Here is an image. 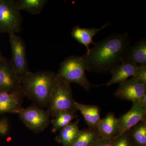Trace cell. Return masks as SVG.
I'll use <instances>...</instances> for the list:
<instances>
[{
    "label": "cell",
    "mask_w": 146,
    "mask_h": 146,
    "mask_svg": "<svg viewBox=\"0 0 146 146\" xmlns=\"http://www.w3.org/2000/svg\"><path fill=\"white\" fill-rule=\"evenodd\" d=\"M135 77L146 84V67H141Z\"/></svg>",
    "instance_id": "obj_25"
},
{
    "label": "cell",
    "mask_w": 146,
    "mask_h": 146,
    "mask_svg": "<svg viewBox=\"0 0 146 146\" xmlns=\"http://www.w3.org/2000/svg\"><path fill=\"white\" fill-rule=\"evenodd\" d=\"M85 61L82 56L72 55L61 62L58 74L70 83L78 84L86 91L95 86L86 78Z\"/></svg>",
    "instance_id": "obj_4"
},
{
    "label": "cell",
    "mask_w": 146,
    "mask_h": 146,
    "mask_svg": "<svg viewBox=\"0 0 146 146\" xmlns=\"http://www.w3.org/2000/svg\"><path fill=\"white\" fill-rule=\"evenodd\" d=\"M48 1L47 0L16 1L17 6L20 11H26L32 15H36L41 13Z\"/></svg>",
    "instance_id": "obj_20"
},
{
    "label": "cell",
    "mask_w": 146,
    "mask_h": 146,
    "mask_svg": "<svg viewBox=\"0 0 146 146\" xmlns=\"http://www.w3.org/2000/svg\"><path fill=\"white\" fill-rule=\"evenodd\" d=\"M146 94V84L136 77L120 83L114 93L115 96L118 98L133 103L138 102Z\"/></svg>",
    "instance_id": "obj_8"
},
{
    "label": "cell",
    "mask_w": 146,
    "mask_h": 146,
    "mask_svg": "<svg viewBox=\"0 0 146 146\" xmlns=\"http://www.w3.org/2000/svg\"><path fill=\"white\" fill-rule=\"evenodd\" d=\"M129 46L130 40L127 33H114L96 43L89 52L82 56L86 70L96 72H110L121 63L123 56Z\"/></svg>",
    "instance_id": "obj_1"
},
{
    "label": "cell",
    "mask_w": 146,
    "mask_h": 146,
    "mask_svg": "<svg viewBox=\"0 0 146 146\" xmlns=\"http://www.w3.org/2000/svg\"><path fill=\"white\" fill-rule=\"evenodd\" d=\"M100 138L97 128L84 129L70 146H91Z\"/></svg>",
    "instance_id": "obj_18"
},
{
    "label": "cell",
    "mask_w": 146,
    "mask_h": 146,
    "mask_svg": "<svg viewBox=\"0 0 146 146\" xmlns=\"http://www.w3.org/2000/svg\"><path fill=\"white\" fill-rule=\"evenodd\" d=\"M141 67L127 63H121L110 71L112 75L110 81L106 83L107 86L115 84L121 83L130 77H135Z\"/></svg>",
    "instance_id": "obj_13"
},
{
    "label": "cell",
    "mask_w": 146,
    "mask_h": 146,
    "mask_svg": "<svg viewBox=\"0 0 146 146\" xmlns=\"http://www.w3.org/2000/svg\"><path fill=\"white\" fill-rule=\"evenodd\" d=\"M16 1L0 0V33L21 31L22 18Z\"/></svg>",
    "instance_id": "obj_5"
},
{
    "label": "cell",
    "mask_w": 146,
    "mask_h": 146,
    "mask_svg": "<svg viewBox=\"0 0 146 146\" xmlns=\"http://www.w3.org/2000/svg\"><path fill=\"white\" fill-rule=\"evenodd\" d=\"M25 95L22 87L10 92H0V115L19 114L24 108L22 102Z\"/></svg>",
    "instance_id": "obj_10"
},
{
    "label": "cell",
    "mask_w": 146,
    "mask_h": 146,
    "mask_svg": "<svg viewBox=\"0 0 146 146\" xmlns=\"http://www.w3.org/2000/svg\"><path fill=\"white\" fill-rule=\"evenodd\" d=\"M75 101L73 98L70 83L56 75L48 102L47 111L55 117L61 112H76Z\"/></svg>",
    "instance_id": "obj_3"
},
{
    "label": "cell",
    "mask_w": 146,
    "mask_h": 146,
    "mask_svg": "<svg viewBox=\"0 0 146 146\" xmlns=\"http://www.w3.org/2000/svg\"><path fill=\"white\" fill-rule=\"evenodd\" d=\"M75 112L68 111L61 112L52 120V132L55 133L57 131L65 127L72 121L73 120L77 117Z\"/></svg>",
    "instance_id": "obj_21"
},
{
    "label": "cell",
    "mask_w": 146,
    "mask_h": 146,
    "mask_svg": "<svg viewBox=\"0 0 146 146\" xmlns=\"http://www.w3.org/2000/svg\"><path fill=\"white\" fill-rule=\"evenodd\" d=\"M56 75L57 73L49 70L29 71L20 78L25 96L40 107H47Z\"/></svg>",
    "instance_id": "obj_2"
},
{
    "label": "cell",
    "mask_w": 146,
    "mask_h": 146,
    "mask_svg": "<svg viewBox=\"0 0 146 146\" xmlns=\"http://www.w3.org/2000/svg\"><path fill=\"white\" fill-rule=\"evenodd\" d=\"M113 141L111 139L100 137L91 146H113Z\"/></svg>",
    "instance_id": "obj_23"
},
{
    "label": "cell",
    "mask_w": 146,
    "mask_h": 146,
    "mask_svg": "<svg viewBox=\"0 0 146 146\" xmlns=\"http://www.w3.org/2000/svg\"><path fill=\"white\" fill-rule=\"evenodd\" d=\"M9 35L12 53L11 65L20 78L29 72L25 44L23 39L15 33Z\"/></svg>",
    "instance_id": "obj_6"
},
{
    "label": "cell",
    "mask_w": 146,
    "mask_h": 146,
    "mask_svg": "<svg viewBox=\"0 0 146 146\" xmlns=\"http://www.w3.org/2000/svg\"><path fill=\"white\" fill-rule=\"evenodd\" d=\"M79 120L72 121L68 125L60 129L56 140L63 146H70L75 140L80 132L79 127Z\"/></svg>",
    "instance_id": "obj_17"
},
{
    "label": "cell",
    "mask_w": 146,
    "mask_h": 146,
    "mask_svg": "<svg viewBox=\"0 0 146 146\" xmlns=\"http://www.w3.org/2000/svg\"><path fill=\"white\" fill-rule=\"evenodd\" d=\"M4 58H5L3 56L1 52V51H0V63L2 61V60H3Z\"/></svg>",
    "instance_id": "obj_27"
},
{
    "label": "cell",
    "mask_w": 146,
    "mask_h": 146,
    "mask_svg": "<svg viewBox=\"0 0 146 146\" xmlns=\"http://www.w3.org/2000/svg\"><path fill=\"white\" fill-rule=\"evenodd\" d=\"M117 125L118 118L113 112H110L101 119L97 129L100 137L113 140L117 134Z\"/></svg>",
    "instance_id": "obj_16"
},
{
    "label": "cell",
    "mask_w": 146,
    "mask_h": 146,
    "mask_svg": "<svg viewBox=\"0 0 146 146\" xmlns=\"http://www.w3.org/2000/svg\"><path fill=\"white\" fill-rule=\"evenodd\" d=\"M109 23L105 24L104 25L99 29L94 28H82L80 26H76L72 29L71 35L74 39L82 44L84 45L86 48V53L89 52L90 48L89 46L91 44H96L93 40L95 35L98 33L103 29L109 25Z\"/></svg>",
    "instance_id": "obj_14"
},
{
    "label": "cell",
    "mask_w": 146,
    "mask_h": 146,
    "mask_svg": "<svg viewBox=\"0 0 146 146\" xmlns=\"http://www.w3.org/2000/svg\"><path fill=\"white\" fill-rule=\"evenodd\" d=\"M137 102L141 107L146 110V94Z\"/></svg>",
    "instance_id": "obj_26"
},
{
    "label": "cell",
    "mask_w": 146,
    "mask_h": 146,
    "mask_svg": "<svg viewBox=\"0 0 146 146\" xmlns=\"http://www.w3.org/2000/svg\"><path fill=\"white\" fill-rule=\"evenodd\" d=\"M134 64L138 67H146V40L145 38L136 42L127 49L124 54L121 63Z\"/></svg>",
    "instance_id": "obj_12"
},
{
    "label": "cell",
    "mask_w": 146,
    "mask_h": 146,
    "mask_svg": "<svg viewBox=\"0 0 146 146\" xmlns=\"http://www.w3.org/2000/svg\"><path fill=\"white\" fill-rule=\"evenodd\" d=\"M18 115L27 127L35 133L43 131L50 123L48 112L36 106L24 108Z\"/></svg>",
    "instance_id": "obj_7"
},
{
    "label": "cell",
    "mask_w": 146,
    "mask_h": 146,
    "mask_svg": "<svg viewBox=\"0 0 146 146\" xmlns=\"http://www.w3.org/2000/svg\"><path fill=\"white\" fill-rule=\"evenodd\" d=\"M135 146H146V120L139 122L127 131Z\"/></svg>",
    "instance_id": "obj_19"
},
{
    "label": "cell",
    "mask_w": 146,
    "mask_h": 146,
    "mask_svg": "<svg viewBox=\"0 0 146 146\" xmlns=\"http://www.w3.org/2000/svg\"><path fill=\"white\" fill-rule=\"evenodd\" d=\"M75 107L83 116L89 128H97L101 119L99 107L96 105L75 102Z\"/></svg>",
    "instance_id": "obj_15"
},
{
    "label": "cell",
    "mask_w": 146,
    "mask_h": 146,
    "mask_svg": "<svg viewBox=\"0 0 146 146\" xmlns=\"http://www.w3.org/2000/svg\"><path fill=\"white\" fill-rule=\"evenodd\" d=\"M113 146H135L129 137L127 131L115 138Z\"/></svg>",
    "instance_id": "obj_22"
},
{
    "label": "cell",
    "mask_w": 146,
    "mask_h": 146,
    "mask_svg": "<svg viewBox=\"0 0 146 146\" xmlns=\"http://www.w3.org/2000/svg\"><path fill=\"white\" fill-rule=\"evenodd\" d=\"M146 117V110L137 102L133 103L130 110L118 118L117 131L115 138L128 131L139 122L145 119Z\"/></svg>",
    "instance_id": "obj_9"
},
{
    "label": "cell",
    "mask_w": 146,
    "mask_h": 146,
    "mask_svg": "<svg viewBox=\"0 0 146 146\" xmlns=\"http://www.w3.org/2000/svg\"><path fill=\"white\" fill-rule=\"evenodd\" d=\"M21 87L20 78L11 65L4 58L0 63V92H12Z\"/></svg>",
    "instance_id": "obj_11"
},
{
    "label": "cell",
    "mask_w": 146,
    "mask_h": 146,
    "mask_svg": "<svg viewBox=\"0 0 146 146\" xmlns=\"http://www.w3.org/2000/svg\"><path fill=\"white\" fill-rule=\"evenodd\" d=\"M9 130V125L8 120L3 118L0 120V134L3 136L7 135Z\"/></svg>",
    "instance_id": "obj_24"
}]
</instances>
